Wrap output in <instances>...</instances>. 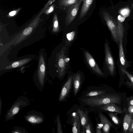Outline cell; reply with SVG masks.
Masks as SVG:
<instances>
[{"label":"cell","instance_id":"obj_1","mask_svg":"<svg viewBox=\"0 0 133 133\" xmlns=\"http://www.w3.org/2000/svg\"><path fill=\"white\" fill-rule=\"evenodd\" d=\"M83 101L86 104L94 107L110 103H119L120 98L115 96L103 94L84 99Z\"/></svg>","mask_w":133,"mask_h":133},{"label":"cell","instance_id":"obj_2","mask_svg":"<svg viewBox=\"0 0 133 133\" xmlns=\"http://www.w3.org/2000/svg\"><path fill=\"white\" fill-rule=\"evenodd\" d=\"M47 55L46 49L42 48L39 51L38 55L37 69L35 72L37 79L41 85H44L47 69Z\"/></svg>","mask_w":133,"mask_h":133},{"label":"cell","instance_id":"obj_3","mask_svg":"<svg viewBox=\"0 0 133 133\" xmlns=\"http://www.w3.org/2000/svg\"><path fill=\"white\" fill-rule=\"evenodd\" d=\"M35 57L34 55H28L19 58L18 59L12 61H8L2 62V65H0V71H6L21 68L32 61Z\"/></svg>","mask_w":133,"mask_h":133},{"label":"cell","instance_id":"obj_4","mask_svg":"<svg viewBox=\"0 0 133 133\" xmlns=\"http://www.w3.org/2000/svg\"><path fill=\"white\" fill-rule=\"evenodd\" d=\"M65 57L64 51L62 49L56 55V63L55 65L57 68L58 76L60 77L64 76L66 69Z\"/></svg>","mask_w":133,"mask_h":133},{"label":"cell","instance_id":"obj_5","mask_svg":"<svg viewBox=\"0 0 133 133\" xmlns=\"http://www.w3.org/2000/svg\"><path fill=\"white\" fill-rule=\"evenodd\" d=\"M83 1V0H78L76 3L70 5L68 8L65 20V23L66 25H69L75 19Z\"/></svg>","mask_w":133,"mask_h":133},{"label":"cell","instance_id":"obj_6","mask_svg":"<svg viewBox=\"0 0 133 133\" xmlns=\"http://www.w3.org/2000/svg\"><path fill=\"white\" fill-rule=\"evenodd\" d=\"M27 101L24 99L18 98L13 105L7 114L6 119L9 120L14 117L19 112L21 108L26 105Z\"/></svg>","mask_w":133,"mask_h":133},{"label":"cell","instance_id":"obj_7","mask_svg":"<svg viewBox=\"0 0 133 133\" xmlns=\"http://www.w3.org/2000/svg\"><path fill=\"white\" fill-rule=\"evenodd\" d=\"M105 61L108 69L110 73L113 75L115 71V65L112 57L110 52L108 44H105Z\"/></svg>","mask_w":133,"mask_h":133},{"label":"cell","instance_id":"obj_8","mask_svg":"<svg viewBox=\"0 0 133 133\" xmlns=\"http://www.w3.org/2000/svg\"><path fill=\"white\" fill-rule=\"evenodd\" d=\"M103 16L113 37L115 42L118 43L119 39L118 29L113 21L108 17L107 14L104 13Z\"/></svg>","mask_w":133,"mask_h":133},{"label":"cell","instance_id":"obj_9","mask_svg":"<svg viewBox=\"0 0 133 133\" xmlns=\"http://www.w3.org/2000/svg\"><path fill=\"white\" fill-rule=\"evenodd\" d=\"M85 55L87 62L92 69L98 74L103 75V73L91 55L88 52L85 51Z\"/></svg>","mask_w":133,"mask_h":133},{"label":"cell","instance_id":"obj_10","mask_svg":"<svg viewBox=\"0 0 133 133\" xmlns=\"http://www.w3.org/2000/svg\"><path fill=\"white\" fill-rule=\"evenodd\" d=\"M72 79V76L70 77L63 87L59 98V101L63 100L68 95L71 88Z\"/></svg>","mask_w":133,"mask_h":133},{"label":"cell","instance_id":"obj_11","mask_svg":"<svg viewBox=\"0 0 133 133\" xmlns=\"http://www.w3.org/2000/svg\"><path fill=\"white\" fill-rule=\"evenodd\" d=\"M115 104L110 103L102 105L100 106L99 108L104 110L115 112L119 114L124 112L120 108Z\"/></svg>","mask_w":133,"mask_h":133},{"label":"cell","instance_id":"obj_12","mask_svg":"<svg viewBox=\"0 0 133 133\" xmlns=\"http://www.w3.org/2000/svg\"><path fill=\"white\" fill-rule=\"evenodd\" d=\"M99 117L101 122L103 125L102 129L103 132L109 133L110 128L112 126V124L102 113L100 114Z\"/></svg>","mask_w":133,"mask_h":133},{"label":"cell","instance_id":"obj_13","mask_svg":"<svg viewBox=\"0 0 133 133\" xmlns=\"http://www.w3.org/2000/svg\"><path fill=\"white\" fill-rule=\"evenodd\" d=\"M94 0H83V3L79 16V19L82 18L89 10Z\"/></svg>","mask_w":133,"mask_h":133},{"label":"cell","instance_id":"obj_14","mask_svg":"<svg viewBox=\"0 0 133 133\" xmlns=\"http://www.w3.org/2000/svg\"><path fill=\"white\" fill-rule=\"evenodd\" d=\"M77 112L79 115L82 126L83 127V131L82 133H85L86 126L88 124V117L86 112H84L82 110L79 109H77Z\"/></svg>","mask_w":133,"mask_h":133},{"label":"cell","instance_id":"obj_15","mask_svg":"<svg viewBox=\"0 0 133 133\" xmlns=\"http://www.w3.org/2000/svg\"><path fill=\"white\" fill-rule=\"evenodd\" d=\"M131 114H126L124 117L123 123V128L124 132L128 131L129 128L132 120Z\"/></svg>","mask_w":133,"mask_h":133},{"label":"cell","instance_id":"obj_16","mask_svg":"<svg viewBox=\"0 0 133 133\" xmlns=\"http://www.w3.org/2000/svg\"><path fill=\"white\" fill-rule=\"evenodd\" d=\"M25 119L29 122L33 124H38L42 122L43 119L41 116L35 115L27 116Z\"/></svg>","mask_w":133,"mask_h":133},{"label":"cell","instance_id":"obj_17","mask_svg":"<svg viewBox=\"0 0 133 133\" xmlns=\"http://www.w3.org/2000/svg\"><path fill=\"white\" fill-rule=\"evenodd\" d=\"M81 77L79 73L76 74L73 78L74 92L76 95L79 89L81 83Z\"/></svg>","mask_w":133,"mask_h":133},{"label":"cell","instance_id":"obj_18","mask_svg":"<svg viewBox=\"0 0 133 133\" xmlns=\"http://www.w3.org/2000/svg\"><path fill=\"white\" fill-rule=\"evenodd\" d=\"M123 39L120 38L119 40V58L120 63L123 66L125 65V59L123 47Z\"/></svg>","mask_w":133,"mask_h":133},{"label":"cell","instance_id":"obj_19","mask_svg":"<svg viewBox=\"0 0 133 133\" xmlns=\"http://www.w3.org/2000/svg\"><path fill=\"white\" fill-rule=\"evenodd\" d=\"M78 115H77L74 118L73 123V127L72 131L73 133L80 132V122L79 119Z\"/></svg>","mask_w":133,"mask_h":133},{"label":"cell","instance_id":"obj_20","mask_svg":"<svg viewBox=\"0 0 133 133\" xmlns=\"http://www.w3.org/2000/svg\"><path fill=\"white\" fill-rule=\"evenodd\" d=\"M78 0H60L59 4L64 10L67 9L70 5L76 3Z\"/></svg>","mask_w":133,"mask_h":133},{"label":"cell","instance_id":"obj_21","mask_svg":"<svg viewBox=\"0 0 133 133\" xmlns=\"http://www.w3.org/2000/svg\"><path fill=\"white\" fill-rule=\"evenodd\" d=\"M106 91L102 90H97L91 91L86 95L88 97H94L104 94Z\"/></svg>","mask_w":133,"mask_h":133},{"label":"cell","instance_id":"obj_22","mask_svg":"<svg viewBox=\"0 0 133 133\" xmlns=\"http://www.w3.org/2000/svg\"><path fill=\"white\" fill-rule=\"evenodd\" d=\"M55 18V20L54 22L53 29L52 30V32L54 33L58 32L59 30L58 22L56 16Z\"/></svg>","mask_w":133,"mask_h":133},{"label":"cell","instance_id":"obj_23","mask_svg":"<svg viewBox=\"0 0 133 133\" xmlns=\"http://www.w3.org/2000/svg\"><path fill=\"white\" fill-rule=\"evenodd\" d=\"M112 121L116 124L118 125L119 123V120L115 114L112 113H110L109 114Z\"/></svg>","mask_w":133,"mask_h":133},{"label":"cell","instance_id":"obj_24","mask_svg":"<svg viewBox=\"0 0 133 133\" xmlns=\"http://www.w3.org/2000/svg\"><path fill=\"white\" fill-rule=\"evenodd\" d=\"M57 132L58 133H63L62 126L61 123L59 116L58 115L57 116Z\"/></svg>","mask_w":133,"mask_h":133},{"label":"cell","instance_id":"obj_25","mask_svg":"<svg viewBox=\"0 0 133 133\" xmlns=\"http://www.w3.org/2000/svg\"><path fill=\"white\" fill-rule=\"evenodd\" d=\"M75 33V31H72L67 34L66 38L68 41L71 42L74 39Z\"/></svg>","mask_w":133,"mask_h":133},{"label":"cell","instance_id":"obj_26","mask_svg":"<svg viewBox=\"0 0 133 133\" xmlns=\"http://www.w3.org/2000/svg\"><path fill=\"white\" fill-rule=\"evenodd\" d=\"M121 70L122 72L125 74L127 76L131 83L133 84V76L123 68H121Z\"/></svg>","mask_w":133,"mask_h":133},{"label":"cell","instance_id":"obj_27","mask_svg":"<svg viewBox=\"0 0 133 133\" xmlns=\"http://www.w3.org/2000/svg\"><path fill=\"white\" fill-rule=\"evenodd\" d=\"M85 132L86 133H92V132L91 125L89 123L87 124L86 126Z\"/></svg>","mask_w":133,"mask_h":133},{"label":"cell","instance_id":"obj_28","mask_svg":"<svg viewBox=\"0 0 133 133\" xmlns=\"http://www.w3.org/2000/svg\"><path fill=\"white\" fill-rule=\"evenodd\" d=\"M103 125L101 123V124H98L96 127V132L97 133H102L101 129L103 128Z\"/></svg>","mask_w":133,"mask_h":133},{"label":"cell","instance_id":"obj_29","mask_svg":"<svg viewBox=\"0 0 133 133\" xmlns=\"http://www.w3.org/2000/svg\"><path fill=\"white\" fill-rule=\"evenodd\" d=\"M128 132L129 133L133 132V119H132L131 122Z\"/></svg>","mask_w":133,"mask_h":133},{"label":"cell","instance_id":"obj_30","mask_svg":"<svg viewBox=\"0 0 133 133\" xmlns=\"http://www.w3.org/2000/svg\"><path fill=\"white\" fill-rule=\"evenodd\" d=\"M128 110L130 114L133 115V105L129 106Z\"/></svg>","mask_w":133,"mask_h":133},{"label":"cell","instance_id":"obj_31","mask_svg":"<svg viewBox=\"0 0 133 133\" xmlns=\"http://www.w3.org/2000/svg\"><path fill=\"white\" fill-rule=\"evenodd\" d=\"M15 13L16 11H13L10 12L9 14L10 16H13L15 14Z\"/></svg>","mask_w":133,"mask_h":133},{"label":"cell","instance_id":"obj_32","mask_svg":"<svg viewBox=\"0 0 133 133\" xmlns=\"http://www.w3.org/2000/svg\"><path fill=\"white\" fill-rule=\"evenodd\" d=\"M125 20V18L124 17H121V19L119 20V21L120 22H122Z\"/></svg>","mask_w":133,"mask_h":133},{"label":"cell","instance_id":"obj_33","mask_svg":"<svg viewBox=\"0 0 133 133\" xmlns=\"http://www.w3.org/2000/svg\"><path fill=\"white\" fill-rule=\"evenodd\" d=\"M133 105V99L131 100L130 102L129 106Z\"/></svg>","mask_w":133,"mask_h":133},{"label":"cell","instance_id":"obj_34","mask_svg":"<svg viewBox=\"0 0 133 133\" xmlns=\"http://www.w3.org/2000/svg\"><path fill=\"white\" fill-rule=\"evenodd\" d=\"M53 10V8L52 7H51L50 8L49 10L48 11L49 12H51Z\"/></svg>","mask_w":133,"mask_h":133},{"label":"cell","instance_id":"obj_35","mask_svg":"<svg viewBox=\"0 0 133 133\" xmlns=\"http://www.w3.org/2000/svg\"><path fill=\"white\" fill-rule=\"evenodd\" d=\"M121 16H120V15H118V20H120L121 18Z\"/></svg>","mask_w":133,"mask_h":133},{"label":"cell","instance_id":"obj_36","mask_svg":"<svg viewBox=\"0 0 133 133\" xmlns=\"http://www.w3.org/2000/svg\"><path fill=\"white\" fill-rule=\"evenodd\" d=\"M1 101H0V107H0V114H1Z\"/></svg>","mask_w":133,"mask_h":133}]
</instances>
